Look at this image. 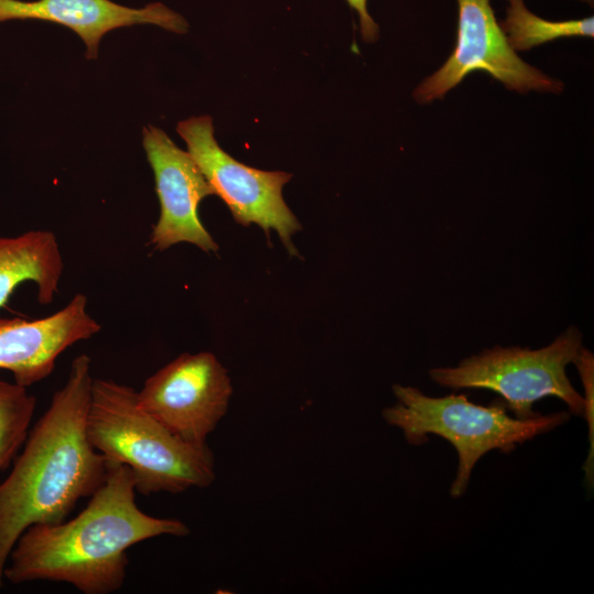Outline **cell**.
Returning <instances> with one entry per match:
<instances>
[{
    "instance_id": "obj_17",
    "label": "cell",
    "mask_w": 594,
    "mask_h": 594,
    "mask_svg": "<svg viewBox=\"0 0 594 594\" xmlns=\"http://www.w3.org/2000/svg\"><path fill=\"white\" fill-rule=\"evenodd\" d=\"M583 1H586V2L590 3V4L593 3V0H583Z\"/></svg>"
},
{
    "instance_id": "obj_5",
    "label": "cell",
    "mask_w": 594,
    "mask_h": 594,
    "mask_svg": "<svg viewBox=\"0 0 594 594\" xmlns=\"http://www.w3.org/2000/svg\"><path fill=\"white\" fill-rule=\"evenodd\" d=\"M582 346V332L571 326L541 349L496 345L454 367H433L429 375L442 387L493 391L503 398L506 409L521 420L539 417L541 414L532 405L549 396L564 402L571 415L583 417L584 397L566 375V366L575 361Z\"/></svg>"
},
{
    "instance_id": "obj_1",
    "label": "cell",
    "mask_w": 594,
    "mask_h": 594,
    "mask_svg": "<svg viewBox=\"0 0 594 594\" xmlns=\"http://www.w3.org/2000/svg\"><path fill=\"white\" fill-rule=\"evenodd\" d=\"M132 471L108 461L101 487L73 519L32 525L12 548L4 581L68 583L84 594L120 590L129 564L128 549L158 536L186 537L189 527L175 518H158L135 503Z\"/></svg>"
},
{
    "instance_id": "obj_4",
    "label": "cell",
    "mask_w": 594,
    "mask_h": 594,
    "mask_svg": "<svg viewBox=\"0 0 594 594\" xmlns=\"http://www.w3.org/2000/svg\"><path fill=\"white\" fill-rule=\"evenodd\" d=\"M397 403L383 410L384 420L403 431L409 444L420 446L428 435L449 441L458 453V469L450 496L461 497L468 490L472 470L490 451L509 453L519 444L547 433L570 420L559 411L521 420L507 414L504 404L484 407L464 394L430 397L411 386H393Z\"/></svg>"
},
{
    "instance_id": "obj_13",
    "label": "cell",
    "mask_w": 594,
    "mask_h": 594,
    "mask_svg": "<svg viewBox=\"0 0 594 594\" xmlns=\"http://www.w3.org/2000/svg\"><path fill=\"white\" fill-rule=\"evenodd\" d=\"M507 2L506 18L499 24L515 52L528 51L560 37L594 36L593 16L549 21L528 10L524 0H507Z\"/></svg>"
},
{
    "instance_id": "obj_14",
    "label": "cell",
    "mask_w": 594,
    "mask_h": 594,
    "mask_svg": "<svg viewBox=\"0 0 594 594\" xmlns=\"http://www.w3.org/2000/svg\"><path fill=\"white\" fill-rule=\"evenodd\" d=\"M35 405L36 399L28 387L0 378V472L24 444Z\"/></svg>"
},
{
    "instance_id": "obj_12",
    "label": "cell",
    "mask_w": 594,
    "mask_h": 594,
    "mask_svg": "<svg viewBox=\"0 0 594 594\" xmlns=\"http://www.w3.org/2000/svg\"><path fill=\"white\" fill-rule=\"evenodd\" d=\"M64 263L56 235L33 230L0 237V308L23 283L32 282L37 300L48 305L58 293Z\"/></svg>"
},
{
    "instance_id": "obj_7",
    "label": "cell",
    "mask_w": 594,
    "mask_h": 594,
    "mask_svg": "<svg viewBox=\"0 0 594 594\" xmlns=\"http://www.w3.org/2000/svg\"><path fill=\"white\" fill-rule=\"evenodd\" d=\"M457 43L446 63L414 91L417 102L444 97L474 70H484L507 89L560 92L563 84L524 62L509 45L490 0H457Z\"/></svg>"
},
{
    "instance_id": "obj_10",
    "label": "cell",
    "mask_w": 594,
    "mask_h": 594,
    "mask_svg": "<svg viewBox=\"0 0 594 594\" xmlns=\"http://www.w3.org/2000/svg\"><path fill=\"white\" fill-rule=\"evenodd\" d=\"M100 329L82 294L41 319L0 318V370L9 371L16 384L29 387L52 374L66 349L90 339Z\"/></svg>"
},
{
    "instance_id": "obj_2",
    "label": "cell",
    "mask_w": 594,
    "mask_h": 594,
    "mask_svg": "<svg viewBox=\"0 0 594 594\" xmlns=\"http://www.w3.org/2000/svg\"><path fill=\"white\" fill-rule=\"evenodd\" d=\"M91 359L76 356L66 383L30 429L22 453L0 483V588L12 548L32 525L62 522L105 483L108 460L86 433Z\"/></svg>"
},
{
    "instance_id": "obj_16",
    "label": "cell",
    "mask_w": 594,
    "mask_h": 594,
    "mask_svg": "<svg viewBox=\"0 0 594 594\" xmlns=\"http://www.w3.org/2000/svg\"><path fill=\"white\" fill-rule=\"evenodd\" d=\"M349 6L354 9L360 19V31L364 41L373 42L378 37V25L367 11V0H346Z\"/></svg>"
},
{
    "instance_id": "obj_11",
    "label": "cell",
    "mask_w": 594,
    "mask_h": 594,
    "mask_svg": "<svg viewBox=\"0 0 594 594\" xmlns=\"http://www.w3.org/2000/svg\"><path fill=\"white\" fill-rule=\"evenodd\" d=\"M41 20L64 25L79 35L86 57L96 58L103 35L114 29L154 24L175 33L188 30L187 21L161 2L130 8L111 0H0V22Z\"/></svg>"
},
{
    "instance_id": "obj_9",
    "label": "cell",
    "mask_w": 594,
    "mask_h": 594,
    "mask_svg": "<svg viewBox=\"0 0 594 594\" xmlns=\"http://www.w3.org/2000/svg\"><path fill=\"white\" fill-rule=\"evenodd\" d=\"M143 147L161 206L151 243L158 251L187 242L204 252H217L219 246L198 215L199 204L215 191L194 158L152 125L143 129Z\"/></svg>"
},
{
    "instance_id": "obj_6",
    "label": "cell",
    "mask_w": 594,
    "mask_h": 594,
    "mask_svg": "<svg viewBox=\"0 0 594 594\" xmlns=\"http://www.w3.org/2000/svg\"><path fill=\"white\" fill-rule=\"evenodd\" d=\"M177 132L215 195L228 206L234 220L244 227L257 224L266 237L275 230L288 252L296 254L292 235L300 229V223L282 195L292 174L261 170L234 160L216 141L209 116L180 121Z\"/></svg>"
},
{
    "instance_id": "obj_15",
    "label": "cell",
    "mask_w": 594,
    "mask_h": 594,
    "mask_svg": "<svg viewBox=\"0 0 594 594\" xmlns=\"http://www.w3.org/2000/svg\"><path fill=\"white\" fill-rule=\"evenodd\" d=\"M580 373L582 383L584 385V418L588 425V441L591 444L587 460L584 465L585 479L587 485L593 486V449H594V359L593 353L582 346L578 358L573 362Z\"/></svg>"
},
{
    "instance_id": "obj_8",
    "label": "cell",
    "mask_w": 594,
    "mask_h": 594,
    "mask_svg": "<svg viewBox=\"0 0 594 594\" xmlns=\"http://www.w3.org/2000/svg\"><path fill=\"white\" fill-rule=\"evenodd\" d=\"M232 386L210 352L183 353L151 375L136 392L140 406L182 440L207 444L226 415Z\"/></svg>"
},
{
    "instance_id": "obj_3",
    "label": "cell",
    "mask_w": 594,
    "mask_h": 594,
    "mask_svg": "<svg viewBox=\"0 0 594 594\" xmlns=\"http://www.w3.org/2000/svg\"><path fill=\"white\" fill-rule=\"evenodd\" d=\"M86 433L108 461L130 468L142 495L208 487L216 479L207 444L182 440L140 406L132 387L112 380L94 378Z\"/></svg>"
}]
</instances>
